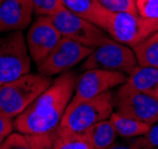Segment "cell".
Returning a JSON list of instances; mask_svg holds the SVG:
<instances>
[{
	"mask_svg": "<svg viewBox=\"0 0 158 149\" xmlns=\"http://www.w3.org/2000/svg\"><path fill=\"white\" fill-rule=\"evenodd\" d=\"M132 50L138 65L158 69V31L133 46Z\"/></svg>",
	"mask_w": 158,
	"mask_h": 149,
	"instance_id": "ac0fdd59",
	"label": "cell"
},
{
	"mask_svg": "<svg viewBox=\"0 0 158 149\" xmlns=\"http://www.w3.org/2000/svg\"><path fill=\"white\" fill-rule=\"evenodd\" d=\"M61 1H63V6L66 10L74 13L78 17L91 21L98 27L102 24V20L107 11L97 0H61Z\"/></svg>",
	"mask_w": 158,
	"mask_h": 149,
	"instance_id": "5bb4252c",
	"label": "cell"
},
{
	"mask_svg": "<svg viewBox=\"0 0 158 149\" xmlns=\"http://www.w3.org/2000/svg\"><path fill=\"white\" fill-rule=\"evenodd\" d=\"M145 136H146V138L150 141V143H151L155 148L158 147V123L152 124L150 131H149Z\"/></svg>",
	"mask_w": 158,
	"mask_h": 149,
	"instance_id": "484cf974",
	"label": "cell"
},
{
	"mask_svg": "<svg viewBox=\"0 0 158 149\" xmlns=\"http://www.w3.org/2000/svg\"><path fill=\"white\" fill-rule=\"evenodd\" d=\"M14 131V118L0 111V142Z\"/></svg>",
	"mask_w": 158,
	"mask_h": 149,
	"instance_id": "d4e9b609",
	"label": "cell"
},
{
	"mask_svg": "<svg viewBox=\"0 0 158 149\" xmlns=\"http://www.w3.org/2000/svg\"><path fill=\"white\" fill-rule=\"evenodd\" d=\"M116 112L149 124L158 123V99L135 89L129 83L119 85L113 96Z\"/></svg>",
	"mask_w": 158,
	"mask_h": 149,
	"instance_id": "ba28073f",
	"label": "cell"
},
{
	"mask_svg": "<svg viewBox=\"0 0 158 149\" xmlns=\"http://www.w3.org/2000/svg\"><path fill=\"white\" fill-rule=\"evenodd\" d=\"M110 122L112 123L113 128L116 130L117 135L123 138H131V137L145 136L150 129L152 124L145 123L135 118H130L120 115L118 112H112L110 116Z\"/></svg>",
	"mask_w": 158,
	"mask_h": 149,
	"instance_id": "9a60e30c",
	"label": "cell"
},
{
	"mask_svg": "<svg viewBox=\"0 0 158 149\" xmlns=\"http://www.w3.org/2000/svg\"><path fill=\"white\" fill-rule=\"evenodd\" d=\"M61 38L50 17H38L28 26L26 36V45L31 59L38 65L57 47Z\"/></svg>",
	"mask_w": 158,
	"mask_h": 149,
	"instance_id": "8fae6325",
	"label": "cell"
},
{
	"mask_svg": "<svg viewBox=\"0 0 158 149\" xmlns=\"http://www.w3.org/2000/svg\"><path fill=\"white\" fill-rule=\"evenodd\" d=\"M51 134L54 149H93L84 134L74 133L61 125Z\"/></svg>",
	"mask_w": 158,
	"mask_h": 149,
	"instance_id": "e0dca14e",
	"label": "cell"
},
{
	"mask_svg": "<svg viewBox=\"0 0 158 149\" xmlns=\"http://www.w3.org/2000/svg\"><path fill=\"white\" fill-rule=\"evenodd\" d=\"M50 20L56 26L58 32L64 38L72 39L81 45L91 49L112 42L113 39L97 25L70 12L65 7H61L58 12L50 17Z\"/></svg>",
	"mask_w": 158,
	"mask_h": 149,
	"instance_id": "8992f818",
	"label": "cell"
},
{
	"mask_svg": "<svg viewBox=\"0 0 158 149\" xmlns=\"http://www.w3.org/2000/svg\"><path fill=\"white\" fill-rule=\"evenodd\" d=\"M2 1H4V0H0V4H1V2H2Z\"/></svg>",
	"mask_w": 158,
	"mask_h": 149,
	"instance_id": "4316f807",
	"label": "cell"
},
{
	"mask_svg": "<svg viewBox=\"0 0 158 149\" xmlns=\"http://www.w3.org/2000/svg\"><path fill=\"white\" fill-rule=\"evenodd\" d=\"M157 149H158V147H157Z\"/></svg>",
	"mask_w": 158,
	"mask_h": 149,
	"instance_id": "f1b7e54d",
	"label": "cell"
},
{
	"mask_svg": "<svg viewBox=\"0 0 158 149\" xmlns=\"http://www.w3.org/2000/svg\"><path fill=\"white\" fill-rule=\"evenodd\" d=\"M34 13L40 17H51L63 6L61 0H32Z\"/></svg>",
	"mask_w": 158,
	"mask_h": 149,
	"instance_id": "ffe728a7",
	"label": "cell"
},
{
	"mask_svg": "<svg viewBox=\"0 0 158 149\" xmlns=\"http://www.w3.org/2000/svg\"><path fill=\"white\" fill-rule=\"evenodd\" d=\"M150 141L146 138V136H138L126 138L125 141L114 142L110 148L107 149H153Z\"/></svg>",
	"mask_w": 158,
	"mask_h": 149,
	"instance_id": "44dd1931",
	"label": "cell"
},
{
	"mask_svg": "<svg viewBox=\"0 0 158 149\" xmlns=\"http://www.w3.org/2000/svg\"><path fill=\"white\" fill-rule=\"evenodd\" d=\"M0 149H32L26 135L13 131L1 142Z\"/></svg>",
	"mask_w": 158,
	"mask_h": 149,
	"instance_id": "7402d4cb",
	"label": "cell"
},
{
	"mask_svg": "<svg viewBox=\"0 0 158 149\" xmlns=\"http://www.w3.org/2000/svg\"><path fill=\"white\" fill-rule=\"evenodd\" d=\"M126 83L135 89L158 99V69L137 65L127 76Z\"/></svg>",
	"mask_w": 158,
	"mask_h": 149,
	"instance_id": "4fadbf2b",
	"label": "cell"
},
{
	"mask_svg": "<svg viewBox=\"0 0 158 149\" xmlns=\"http://www.w3.org/2000/svg\"><path fill=\"white\" fill-rule=\"evenodd\" d=\"M34 13L32 0H4L0 4V32L26 30Z\"/></svg>",
	"mask_w": 158,
	"mask_h": 149,
	"instance_id": "7c38bea8",
	"label": "cell"
},
{
	"mask_svg": "<svg viewBox=\"0 0 158 149\" xmlns=\"http://www.w3.org/2000/svg\"><path fill=\"white\" fill-rule=\"evenodd\" d=\"M76 75L64 72L23 114L14 118V130L24 135L50 134L59 127L76 88Z\"/></svg>",
	"mask_w": 158,
	"mask_h": 149,
	"instance_id": "6da1fadb",
	"label": "cell"
},
{
	"mask_svg": "<svg viewBox=\"0 0 158 149\" xmlns=\"http://www.w3.org/2000/svg\"><path fill=\"white\" fill-rule=\"evenodd\" d=\"M93 50L94 49L81 45L72 39L63 37L57 47L37 65L38 72L46 77L61 75L85 60Z\"/></svg>",
	"mask_w": 158,
	"mask_h": 149,
	"instance_id": "9c48e42d",
	"label": "cell"
},
{
	"mask_svg": "<svg viewBox=\"0 0 158 149\" xmlns=\"http://www.w3.org/2000/svg\"><path fill=\"white\" fill-rule=\"evenodd\" d=\"M138 15L149 20H158V0H136Z\"/></svg>",
	"mask_w": 158,
	"mask_h": 149,
	"instance_id": "603a6c76",
	"label": "cell"
},
{
	"mask_svg": "<svg viewBox=\"0 0 158 149\" xmlns=\"http://www.w3.org/2000/svg\"><path fill=\"white\" fill-rule=\"evenodd\" d=\"M114 42L133 47L158 31V20H149L138 14L106 11L99 26Z\"/></svg>",
	"mask_w": 158,
	"mask_h": 149,
	"instance_id": "3957f363",
	"label": "cell"
},
{
	"mask_svg": "<svg viewBox=\"0 0 158 149\" xmlns=\"http://www.w3.org/2000/svg\"><path fill=\"white\" fill-rule=\"evenodd\" d=\"M113 95L106 91L96 97L67 105L59 125L74 133L83 134L93 124L109 120L113 112Z\"/></svg>",
	"mask_w": 158,
	"mask_h": 149,
	"instance_id": "277c9868",
	"label": "cell"
},
{
	"mask_svg": "<svg viewBox=\"0 0 158 149\" xmlns=\"http://www.w3.org/2000/svg\"><path fill=\"white\" fill-rule=\"evenodd\" d=\"M137 65V58L130 46L112 40L96 47L84 60L81 68L84 71L90 69H100L123 72L129 76Z\"/></svg>",
	"mask_w": 158,
	"mask_h": 149,
	"instance_id": "52a82bcc",
	"label": "cell"
},
{
	"mask_svg": "<svg viewBox=\"0 0 158 149\" xmlns=\"http://www.w3.org/2000/svg\"><path fill=\"white\" fill-rule=\"evenodd\" d=\"M46 76L28 72L20 78L0 86V111L15 118L52 84Z\"/></svg>",
	"mask_w": 158,
	"mask_h": 149,
	"instance_id": "7a4b0ae2",
	"label": "cell"
},
{
	"mask_svg": "<svg viewBox=\"0 0 158 149\" xmlns=\"http://www.w3.org/2000/svg\"><path fill=\"white\" fill-rule=\"evenodd\" d=\"M0 146H1V142H0Z\"/></svg>",
	"mask_w": 158,
	"mask_h": 149,
	"instance_id": "83f0119b",
	"label": "cell"
},
{
	"mask_svg": "<svg viewBox=\"0 0 158 149\" xmlns=\"http://www.w3.org/2000/svg\"><path fill=\"white\" fill-rule=\"evenodd\" d=\"M32 59L21 31L0 38V86L31 72Z\"/></svg>",
	"mask_w": 158,
	"mask_h": 149,
	"instance_id": "5b68a950",
	"label": "cell"
},
{
	"mask_svg": "<svg viewBox=\"0 0 158 149\" xmlns=\"http://www.w3.org/2000/svg\"><path fill=\"white\" fill-rule=\"evenodd\" d=\"M126 81L127 77L123 72L100 69L85 70L76 79V88L70 103H77L96 97L106 91H110L112 88L124 84Z\"/></svg>",
	"mask_w": 158,
	"mask_h": 149,
	"instance_id": "30bf717a",
	"label": "cell"
},
{
	"mask_svg": "<svg viewBox=\"0 0 158 149\" xmlns=\"http://www.w3.org/2000/svg\"><path fill=\"white\" fill-rule=\"evenodd\" d=\"M97 1L110 12L138 14L136 7V0H97Z\"/></svg>",
	"mask_w": 158,
	"mask_h": 149,
	"instance_id": "d6986e66",
	"label": "cell"
},
{
	"mask_svg": "<svg viewBox=\"0 0 158 149\" xmlns=\"http://www.w3.org/2000/svg\"><path fill=\"white\" fill-rule=\"evenodd\" d=\"M93 149H107L116 142L117 133L110 120H103L83 133Z\"/></svg>",
	"mask_w": 158,
	"mask_h": 149,
	"instance_id": "2e32d148",
	"label": "cell"
},
{
	"mask_svg": "<svg viewBox=\"0 0 158 149\" xmlns=\"http://www.w3.org/2000/svg\"><path fill=\"white\" fill-rule=\"evenodd\" d=\"M32 149H54L52 134L41 135H26Z\"/></svg>",
	"mask_w": 158,
	"mask_h": 149,
	"instance_id": "cb8c5ba5",
	"label": "cell"
}]
</instances>
